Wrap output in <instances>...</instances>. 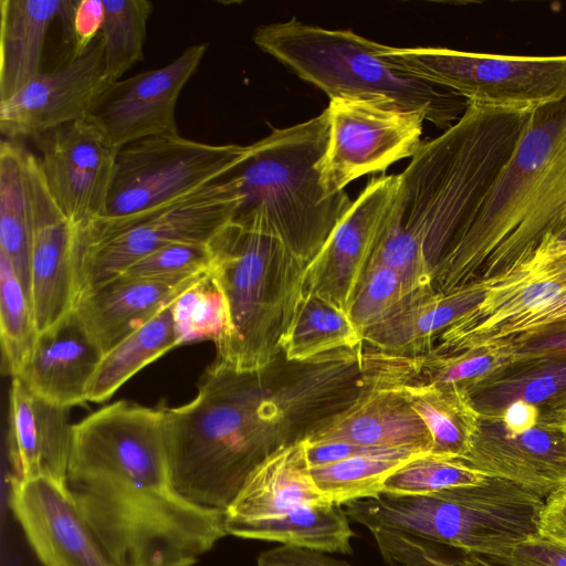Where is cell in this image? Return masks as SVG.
<instances>
[{"mask_svg": "<svg viewBox=\"0 0 566 566\" xmlns=\"http://www.w3.org/2000/svg\"><path fill=\"white\" fill-rule=\"evenodd\" d=\"M480 416L499 417L516 401L541 417H566V355L511 360L467 390Z\"/></svg>", "mask_w": 566, "mask_h": 566, "instance_id": "obj_27", "label": "cell"}, {"mask_svg": "<svg viewBox=\"0 0 566 566\" xmlns=\"http://www.w3.org/2000/svg\"><path fill=\"white\" fill-rule=\"evenodd\" d=\"M539 533L566 544V490L545 500Z\"/></svg>", "mask_w": 566, "mask_h": 566, "instance_id": "obj_46", "label": "cell"}, {"mask_svg": "<svg viewBox=\"0 0 566 566\" xmlns=\"http://www.w3.org/2000/svg\"><path fill=\"white\" fill-rule=\"evenodd\" d=\"M206 273L186 280L117 275L81 294L74 311L104 355Z\"/></svg>", "mask_w": 566, "mask_h": 566, "instance_id": "obj_22", "label": "cell"}, {"mask_svg": "<svg viewBox=\"0 0 566 566\" xmlns=\"http://www.w3.org/2000/svg\"><path fill=\"white\" fill-rule=\"evenodd\" d=\"M511 432L520 433L535 427L541 419V410L530 403L516 401L509 405L496 417Z\"/></svg>", "mask_w": 566, "mask_h": 566, "instance_id": "obj_47", "label": "cell"}, {"mask_svg": "<svg viewBox=\"0 0 566 566\" xmlns=\"http://www.w3.org/2000/svg\"><path fill=\"white\" fill-rule=\"evenodd\" d=\"M545 501L494 476L422 495H389L344 505L373 535L391 566H457L461 557L501 556L539 532Z\"/></svg>", "mask_w": 566, "mask_h": 566, "instance_id": "obj_4", "label": "cell"}, {"mask_svg": "<svg viewBox=\"0 0 566 566\" xmlns=\"http://www.w3.org/2000/svg\"><path fill=\"white\" fill-rule=\"evenodd\" d=\"M103 0H81L74 9L71 33L74 44L71 54H80L99 35L104 23Z\"/></svg>", "mask_w": 566, "mask_h": 566, "instance_id": "obj_43", "label": "cell"}, {"mask_svg": "<svg viewBox=\"0 0 566 566\" xmlns=\"http://www.w3.org/2000/svg\"><path fill=\"white\" fill-rule=\"evenodd\" d=\"M252 39L329 99L391 101L442 129L459 120L469 105L457 93L395 70L379 55L381 43L352 30H328L293 18L256 28Z\"/></svg>", "mask_w": 566, "mask_h": 566, "instance_id": "obj_7", "label": "cell"}, {"mask_svg": "<svg viewBox=\"0 0 566 566\" xmlns=\"http://www.w3.org/2000/svg\"><path fill=\"white\" fill-rule=\"evenodd\" d=\"M235 210L228 175L150 211L78 228L77 298L142 258L180 242L210 243Z\"/></svg>", "mask_w": 566, "mask_h": 566, "instance_id": "obj_8", "label": "cell"}, {"mask_svg": "<svg viewBox=\"0 0 566 566\" xmlns=\"http://www.w3.org/2000/svg\"><path fill=\"white\" fill-rule=\"evenodd\" d=\"M109 83L101 35L59 67L42 72L0 102V132L9 140L34 138L65 124L85 119Z\"/></svg>", "mask_w": 566, "mask_h": 566, "instance_id": "obj_17", "label": "cell"}, {"mask_svg": "<svg viewBox=\"0 0 566 566\" xmlns=\"http://www.w3.org/2000/svg\"><path fill=\"white\" fill-rule=\"evenodd\" d=\"M469 566H566V544L537 533L501 556H464Z\"/></svg>", "mask_w": 566, "mask_h": 566, "instance_id": "obj_40", "label": "cell"}, {"mask_svg": "<svg viewBox=\"0 0 566 566\" xmlns=\"http://www.w3.org/2000/svg\"><path fill=\"white\" fill-rule=\"evenodd\" d=\"M458 566H469V565H467L463 560H460V563L458 564Z\"/></svg>", "mask_w": 566, "mask_h": 566, "instance_id": "obj_48", "label": "cell"}, {"mask_svg": "<svg viewBox=\"0 0 566 566\" xmlns=\"http://www.w3.org/2000/svg\"><path fill=\"white\" fill-rule=\"evenodd\" d=\"M31 154L18 140H1L0 251L11 260L29 297L32 221Z\"/></svg>", "mask_w": 566, "mask_h": 566, "instance_id": "obj_29", "label": "cell"}, {"mask_svg": "<svg viewBox=\"0 0 566 566\" xmlns=\"http://www.w3.org/2000/svg\"><path fill=\"white\" fill-rule=\"evenodd\" d=\"M9 403V457L12 478H48L66 482L73 424L70 409L31 391L11 377Z\"/></svg>", "mask_w": 566, "mask_h": 566, "instance_id": "obj_20", "label": "cell"}, {"mask_svg": "<svg viewBox=\"0 0 566 566\" xmlns=\"http://www.w3.org/2000/svg\"><path fill=\"white\" fill-rule=\"evenodd\" d=\"M305 448L307 460L311 468L342 461L353 457L394 451L391 449L366 447L349 442H305Z\"/></svg>", "mask_w": 566, "mask_h": 566, "instance_id": "obj_45", "label": "cell"}, {"mask_svg": "<svg viewBox=\"0 0 566 566\" xmlns=\"http://www.w3.org/2000/svg\"><path fill=\"white\" fill-rule=\"evenodd\" d=\"M409 450L358 455L311 468L319 491L334 504L377 497L386 479L415 457Z\"/></svg>", "mask_w": 566, "mask_h": 566, "instance_id": "obj_33", "label": "cell"}, {"mask_svg": "<svg viewBox=\"0 0 566 566\" xmlns=\"http://www.w3.org/2000/svg\"><path fill=\"white\" fill-rule=\"evenodd\" d=\"M332 503L317 488L303 439L282 443L249 474L226 510V521H252L304 505Z\"/></svg>", "mask_w": 566, "mask_h": 566, "instance_id": "obj_25", "label": "cell"}, {"mask_svg": "<svg viewBox=\"0 0 566 566\" xmlns=\"http://www.w3.org/2000/svg\"><path fill=\"white\" fill-rule=\"evenodd\" d=\"M32 203L30 303L38 334L73 311L77 300L78 227L53 199L36 156L30 157Z\"/></svg>", "mask_w": 566, "mask_h": 566, "instance_id": "obj_15", "label": "cell"}, {"mask_svg": "<svg viewBox=\"0 0 566 566\" xmlns=\"http://www.w3.org/2000/svg\"><path fill=\"white\" fill-rule=\"evenodd\" d=\"M398 175L374 177L306 263L304 290L348 312L381 239Z\"/></svg>", "mask_w": 566, "mask_h": 566, "instance_id": "obj_13", "label": "cell"}, {"mask_svg": "<svg viewBox=\"0 0 566 566\" xmlns=\"http://www.w3.org/2000/svg\"><path fill=\"white\" fill-rule=\"evenodd\" d=\"M531 111L469 104L424 142L398 175V188L373 262L415 290L433 286L437 265L464 239L522 136Z\"/></svg>", "mask_w": 566, "mask_h": 566, "instance_id": "obj_2", "label": "cell"}, {"mask_svg": "<svg viewBox=\"0 0 566 566\" xmlns=\"http://www.w3.org/2000/svg\"><path fill=\"white\" fill-rule=\"evenodd\" d=\"M379 55L395 70L457 93L468 104L532 111L566 94V54L504 55L382 44Z\"/></svg>", "mask_w": 566, "mask_h": 566, "instance_id": "obj_9", "label": "cell"}, {"mask_svg": "<svg viewBox=\"0 0 566 566\" xmlns=\"http://www.w3.org/2000/svg\"><path fill=\"white\" fill-rule=\"evenodd\" d=\"M343 505L326 503L295 507L276 516L226 521L228 535L279 543L326 554H352L355 536Z\"/></svg>", "mask_w": 566, "mask_h": 566, "instance_id": "obj_28", "label": "cell"}, {"mask_svg": "<svg viewBox=\"0 0 566 566\" xmlns=\"http://www.w3.org/2000/svg\"><path fill=\"white\" fill-rule=\"evenodd\" d=\"M417 291L395 270L375 261L369 265L347 313L363 337L365 331L385 319Z\"/></svg>", "mask_w": 566, "mask_h": 566, "instance_id": "obj_38", "label": "cell"}, {"mask_svg": "<svg viewBox=\"0 0 566 566\" xmlns=\"http://www.w3.org/2000/svg\"><path fill=\"white\" fill-rule=\"evenodd\" d=\"M207 49V43L190 45L163 67L109 82L85 119L119 149L145 138L179 134L177 102Z\"/></svg>", "mask_w": 566, "mask_h": 566, "instance_id": "obj_12", "label": "cell"}, {"mask_svg": "<svg viewBox=\"0 0 566 566\" xmlns=\"http://www.w3.org/2000/svg\"><path fill=\"white\" fill-rule=\"evenodd\" d=\"M103 352L76 312L39 333L18 373L35 395L63 407L87 402V391Z\"/></svg>", "mask_w": 566, "mask_h": 566, "instance_id": "obj_19", "label": "cell"}, {"mask_svg": "<svg viewBox=\"0 0 566 566\" xmlns=\"http://www.w3.org/2000/svg\"><path fill=\"white\" fill-rule=\"evenodd\" d=\"M326 109L329 137L318 167L327 196L343 192L364 175L385 171L412 157L422 144V114L395 102L333 98Z\"/></svg>", "mask_w": 566, "mask_h": 566, "instance_id": "obj_11", "label": "cell"}, {"mask_svg": "<svg viewBox=\"0 0 566 566\" xmlns=\"http://www.w3.org/2000/svg\"><path fill=\"white\" fill-rule=\"evenodd\" d=\"M258 566H355L326 553L280 545L261 553Z\"/></svg>", "mask_w": 566, "mask_h": 566, "instance_id": "obj_44", "label": "cell"}, {"mask_svg": "<svg viewBox=\"0 0 566 566\" xmlns=\"http://www.w3.org/2000/svg\"><path fill=\"white\" fill-rule=\"evenodd\" d=\"M171 311L178 346L199 340L217 345L228 334V303L210 270L174 301Z\"/></svg>", "mask_w": 566, "mask_h": 566, "instance_id": "obj_35", "label": "cell"}, {"mask_svg": "<svg viewBox=\"0 0 566 566\" xmlns=\"http://www.w3.org/2000/svg\"><path fill=\"white\" fill-rule=\"evenodd\" d=\"M33 140L49 190L64 216L80 229L102 218L119 148L87 119Z\"/></svg>", "mask_w": 566, "mask_h": 566, "instance_id": "obj_14", "label": "cell"}, {"mask_svg": "<svg viewBox=\"0 0 566 566\" xmlns=\"http://www.w3.org/2000/svg\"><path fill=\"white\" fill-rule=\"evenodd\" d=\"M492 343L502 346L510 361L566 355V321Z\"/></svg>", "mask_w": 566, "mask_h": 566, "instance_id": "obj_41", "label": "cell"}, {"mask_svg": "<svg viewBox=\"0 0 566 566\" xmlns=\"http://www.w3.org/2000/svg\"><path fill=\"white\" fill-rule=\"evenodd\" d=\"M562 321H566V294L538 310L497 325L472 347L511 338Z\"/></svg>", "mask_w": 566, "mask_h": 566, "instance_id": "obj_42", "label": "cell"}, {"mask_svg": "<svg viewBox=\"0 0 566 566\" xmlns=\"http://www.w3.org/2000/svg\"><path fill=\"white\" fill-rule=\"evenodd\" d=\"M0 334L8 373L14 376L38 335L30 297L11 260L0 251Z\"/></svg>", "mask_w": 566, "mask_h": 566, "instance_id": "obj_36", "label": "cell"}, {"mask_svg": "<svg viewBox=\"0 0 566 566\" xmlns=\"http://www.w3.org/2000/svg\"><path fill=\"white\" fill-rule=\"evenodd\" d=\"M490 284L474 282L449 292L421 289L390 315L363 334V340L391 356H412L431 349L434 337L478 307Z\"/></svg>", "mask_w": 566, "mask_h": 566, "instance_id": "obj_23", "label": "cell"}, {"mask_svg": "<svg viewBox=\"0 0 566 566\" xmlns=\"http://www.w3.org/2000/svg\"><path fill=\"white\" fill-rule=\"evenodd\" d=\"M212 263L209 243L166 245L129 265L119 275L155 280H186L206 273Z\"/></svg>", "mask_w": 566, "mask_h": 566, "instance_id": "obj_39", "label": "cell"}, {"mask_svg": "<svg viewBox=\"0 0 566 566\" xmlns=\"http://www.w3.org/2000/svg\"><path fill=\"white\" fill-rule=\"evenodd\" d=\"M391 387L406 397L427 426L432 438L430 453L460 460L469 452L480 415L464 389L427 384Z\"/></svg>", "mask_w": 566, "mask_h": 566, "instance_id": "obj_31", "label": "cell"}, {"mask_svg": "<svg viewBox=\"0 0 566 566\" xmlns=\"http://www.w3.org/2000/svg\"><path fill=\"white\" fill-rule=\"evenodd\" d=\"M77 1H0V102L38 76L50 24L56 17L70 21Z\"/></svg>", "mask_w": 566, "mask_h": 566, "instance_id": "obj_26", "label": "cell"}, {"mask_svg": "<svg viewBox=\"0 0 566 566\" xmlns=\"http://www.w3.org/2000/svg\"><path fill=\"white\" fill-rule=\"evenodd\" d=\"M486 476L459 459L428 452L415 457L390 474L384 483L382 494H429L480 483Z\"/></svg>", "mask_w": 566, "mask_h": 566, "instance_id": "obj_37", "label": "cell"}, {"mask_svg": "<svg viewBox=\"0 0 566 566\" xmlns=\"http://www.w3.org/2000/svg\"><path fill=\"white\" fill-rule=\"evenodd\" d=\"M307 443L349 442L428 453L432 438L423 420L395 387L371 385L353 405L310 432Z\"/></svg>", "mask_w": 566, "mask_h": 566, "instance_id": "obj_21", "label": "cell"}, {"mask_svg": "<svg viewBox=\"0 0 566 566\" xmlns=\"http://www.w3.org/2000/svg\"><path fill=\"white\" fill-rule=\"evenodd\" d=\"M242 145H212L179 134L145 138L119 149L105 211L98 220L130 218L202 188L230 171Z\"/></svg>", "mask_w": 566, "mask_h": 566, "instance_id": "obj_10", "label": "cell"}, {"mask_svg": "<svg viewBox=\"0 0 566 566\" xmlns=\"http://www.w3.org/2000/svg\"><path fill=\"white\" fill-rule=\"evenodd\" d=\"M460 460L545 501L566 490V417H541L535 427L515 433L499 418L480 416L470 450Z\"/></svg>", "mask_w": 566, "mask_h": 566, "instance_id": "obj_18", "label": "cell"}, {"mask_svg": "<svg viewBox=\"0 0 566 566\" xmlns=\"http://www.w3.org/2000/svg\"><path fill=\"white\" fill-rule=\"evenodd\" d=\"M566 226V94L530 112L511 160L473 226L434 269L449 292L494 284L531 262L541 242Z\"/></svg>", "mask_w": 566, "mask_h": 566, "instance_id": "obj_3", "label": "cell"}, {"mask_svg": "<svg viewBox=\"0 0 566 566\" xmlns=\"http://www.w3.org/2000/svg\"><path fill=\"white\" fill-rule=\"evenodd\" d=\"M172 303L103 355L90 384L87 401H107L140 369L178 347Z\"/></svg>", "mask_w": 566, "mask_h": 566, "instance_id": "obj_32", "label": "cell"}, {"mask_svg": "<svg viewBox=\"0 0 566 566\" xmlns=\"http://www.w3.org/2000/svg\"><path fill=\"white\" fill-rule=\"evenodd\" d=\"M252 377L213 361L192 400L164 407L171 481L195 504L226 511L252 470L281 446Z\"/></svg>", "mask_w": 566, "mask_h": 566, "instance_id": "obj_5", "label": "cell"}, {"mask_svg": "<svg viewBox=\"0 0 566 566\" xmlns=\"http://www.w3.org/2000/svg\"><path fill=\"white\" fill-rule=\"evenodd\" d=\"M66 484L119 566H192L228 535L226 511L174 486L164 407L119 400L74 423Z\"/></svg>", "mask_w": 566, "mask_h": 566, "instance_id": "obj_1", "label": "cell"}, {"mask_svg": "<svg viewBox=\"0 0 566 566\" xmlns=\"http://www.w3.org/2000/svg\"><path fill=\"white\" fill-rule=\"evenodd\" d=\"M210 272L226 296L230 325L214 363L240 374H260L304 290L308 260L261 230L227 224L209 243Z\"/></svg>", "mask_w": 566, "mask_h": 566, "instance_id": "obj_6", "label": "cell"}, {"mask_svg": "<svg viewBox=\"0 0 566 566\" xmlns=\"http://www.w3.org/2000/svg\"><path fill=\"white\" fill-rule=\"evenodd\" d=\"M103 1L105 15L99 35L106 76L114 82L143 59L153 3L148 0Z\"/></svg>", "mask_w": 566, "mask_h": 566, "instance_id": "obj_34", "label": "cell"}, {"mask_svg": "<svg viewBox=\"0 0 566 566\" xmlns=\"http://www.w3.org/2000/svg\"><path fill=\"white\" fill-rule=\"evenodd\" d=\"M566 294V256L490 284L483 302L439 335V353L475 345L497 325L538 310Z\"/></svg>", "mask_w": 566, "mask_h": 566, "instance_id": "obj_24", "label": "cell"}, {"mask_svg": "<svg viewBox=\"0 0 566 566\" xmlns=\"http://www.w3.org/2000/svg\"><path fill=\"white\" fill-rule=\"evenodd\" d=\"M9 505L43 566H119L66 482L10 476Z\"/></svg>", "mask_w": 566, "mask_h": 566, "instance_id": "obj_16", "label": "cell"}, {"mask_svg": "<svg viewBox=\"0 0 566 566\" xmlns=\"http://www.w3.org/2000/svg\"><path fill=\"white\" fill-rule=\"evenodd\" d=\"M363 340L348 313L314 292L303 290L279 340L287 360L310 361Z\"/></svg>", "mask_w": 566, "mask_h": 566, "instance_id": "obj_30", "label": "cell"}]
</instances>
